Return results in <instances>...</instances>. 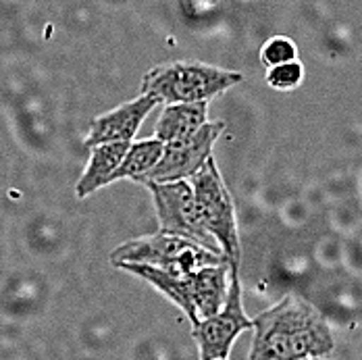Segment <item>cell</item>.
I'll return each mask as SVG.
<instances>
[{"label": "cell", "instance_id": "7c38bea8", "mask_svg": "<svg viewBox=\"0 0 362 360\" xmlns=\"http://www.w3.org/2000/svg\"><path fill=\"white\" fill-rule=\"evenodd\" d=\"M260 59L267 67H275V65H284L298 61V48L293 44V40L286 36H275L267 40V44L260 50Z\"/></svg>", "mask_w": 362, "mask_h": 360}, {"label": "cell", "instance_id": "277c9868", "mask_svg": "<svg viewBox=\"0 0 362 360\" xmlns=\"http://www.w3.org/2000/svg\"><path fill=\"white\" fill-rule=\"evenodd\" d=\"M198 211L204 219L206 229L215 236L217 244L225 254L229 267H240L242 248L238 236V221H235V207L229 194V187L218 173L215 158H209L204 167L189 178Z\"/></svg>", "mask_w": 362, "mask_h": 360}, {"label": "cell", "instance_id": "5b68a950", "mask_svg": "<svg viewBox=\"0 0 362 360\" xmlns=\"http://www.w3.org/2000/svg\"><path fill=\"white\" fill-rule=\"evenodd\" d=\"M144 185L152 194L154 209H156L158 223H160V231L187 238L213 252L223 254L215 236L204 225V219L198 211L196 196H194L189 181L181 180L169 181V183L146 181Z\"/></svg>", "mask_w": 362, "mask_h": 360}, {"label": "cell", "instance_id": "9c48e42d", "mask_svg": "<svg viewBox=\"0 0 362 360\" xmlns=\"http://www.w3.org/2000/svg\"><path fill=\"white\" fill-rule=\"evenodd\" d=\"M206 115H209V103L167 105L156 121L154 138L163 144H173V142L185 140L209 123Z\"/></svg>", "mask_w": 362, "mask_h": 360}, {"label": "cell", "instance_id": "8992f818", "mask_svg": "<svg viewBox=\"0 0 362 360\" xmlns=\"http://www.w3.org/2000/svg\"><path fill=\"white\" fill-rule=\"evenodd\" d=\"M246 329H252V321L246 317L242 304L240 267H229V291L223 308L192 327V335L200 348V360L229 359L233 342Z\"/></svg>", "mask_w": 362, "mask_h": 360}, {"label": "cell", "instance_id": "4fadbf2b", "mask_svg": "<svg viewBox=\"0 0 362 360\" xmlns=\"http://www.w3.org/2000/svg\"><path fill=\"white\" fill-rule=\"evenodd\" d=\"M302 77H304V67L298 61H291V63L269 67L267 83L275 90H293L300 86Z\"/></svg>", "mask_w": 362, "mask_h": 360}, {"label": "cell", "instance_id": "e0dca14e", "mask_svg": "<svg viewBox=\"0 0 362 360\" xmlns=\"http://www.w3.org/2000/svg\"><path fill=\"white\" fill-rule=\"evenodd\" d=\"M313 360H315V359H313Z\"/></svg>", "mask_w": 362, "mask_h": 360}, {"label": "cell", "instance_id": "5bb4252c", "mask_svg": "<svg viewBox=\"0 0 362 360\" xmlns=\"http://www.w3.org/2000/svg\"><path fill=\"white\" fill-rule=\"evenodd\" d=\"M181 2H183V6H185L187 11H192V8H194V6H196L200 0H181Z\"/></svg>", "mask_w": 362, "mask_h": 360}, {"label": "cell", "instance_id": "ba28073f", "mask_svg": "<svg viewBox=\"0 0 362 360\" xmlns=\"http://www.w3.org/2000/svg\"><path fill=\"white\" fill-rule=\"evenodd\" d=\"M160 103L152 96L140 94L134 100H127L109 112L96 117L90 123V132L86 136V146L94 148L100 144H117V142H134L138 129L142 127L150 110L158 107Z\"/></svg>", "mask_w": 362, "mask_h": 360}, {"label": "cell", "instance_id": "2e32d148", "mask_svg": "<svg viewBox=\"0 0 362 360\" xmlns=\"http://www.w3.org/2000/svg\"><path fill=\"white\" fill-rule=\"evenodd\" d=\"M223 360H227V359H223Z\"/></svg>", "mask_w": 362, "mask_h": 360}, {"label": "cell", "instance_id": "30bf717a", "mask_svg": "<svg viewBox=\"0 0 362 360\" xmlns=\"http://www.w3.org/2000/svg\"><path fill=\"white\" fill-rule=\"evenodd\" d=\"M127 150H129V142L94 146L88 158V165L75 185V196L88 198L90 194L112 183V175L119 169L121 161L125 158Z\"/></svg>", "mask_w": 362, "mask_h": 360}, {"label": "cell", "instance_id": "52a82bcc", "mask_svg": "<svg viewBox=\"0 0 362 360\" xmlns=\"http://www.w3.org/2000/svg\"><path fill=\"white\" fill-rule=\"evenodd\" d=\"M225 123L223 121H213L200 127L194 136L165 144L163 158L158 165L148 173L142 183L154 181V183H169V181H181L194 178L209 158H213V148L218 136L223 134Z\"/></svg>", "mask_w": 362, "mask_h": 360}, {"label": "cell", "instance_id": "8fae6325", "mask_svg": "<svg viewBox=\"0 0 362 360\" xmlns=\"http://www.w3.org/2000/svg\"><path fill=\"white\" fill-rule=\"evenodd\" d=\"M163 152H165V144L158 142L156 138L132 142L127 154H125V158L121 161L119 169H117L115 175H112V181H144L146 178H148V173H150V171L158 165V161L163 158Z\"/></svg>", "mask_w": 362, "mask_h": 360}, {"label": "cell", "instance_id": "3957f363", "mask_svg": "<svg viewBox=\"0 0 362 360\" xmlns=\"http://www.w3.org/2000/svg\"><path fill=\"white\" fill-rule=\"evenodd\" d=\"M110 262L115 267L123 262H140L156 267L171 275H192L204 267L223 265L227 258L223 254L213 252L187 238L173 236L167 231H158L152 236L136 238L129 242H123L119 248L110 252Z\"/></svg>", "mask_w": 362, "mask_h": 360}, {"label": "cell", "instance_id": "7a4b0ae2", "mask_svg": "<svg viewBox=\"0 0 362 360\" xmlns=\"http://www.w3.org/2000/svg\"><path fill=\"white\" fill-rule=\"evenodd\" d=\"M242 79L244 75L240 71L221 69L200 61H171L146 73L140 94L156 98L160 105L209 103Z\"/></svg>", "mask_w": 362, "mask_h": 360}, {"label": "cell", "instance_id": "6da1fadb", "mask_svg": "<svg viewBox=\"0 0 362 360\" xmlns=\"http://www.w3.org/2000/svg\"><path fill=\"white\" fill-rule=\"evenodd\" d=\"M250 360H313L333 352V335L317 306L288 294L252 321Z\"/></svg>", "mask_w": 362, "mask_h": 360}, {"label": "cell", "instance_id": "9a60e30c", "mask_svg": "<svg viewBox=\"0 0 362 360\" xmlns=\"http://www.w3.org/2000/svg\"><path fill=\"white\" fill-rule=\"evenodd\" d=\"M206 2H213V4H215V2H217V0H206Z\"/></svg>", "mask_w": 362, "mask_h": 360}]
</instances>
